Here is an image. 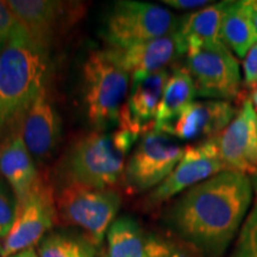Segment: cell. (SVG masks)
<instances>
[{
  "instance_id": "obj_12",
  "label": "cell",
  "mask_w": 257,
  "mask_h": 257,
  "mask_svg": "<svg viewBox=\"0 0 257 257\" xmlns=\"http://www.w3.org/2000/svg\"><path fill=\"white\" fill-rule=\"evenodd\" d=\"M216 141L225 169L249 176L257 173V112L249 98Z\"/></svg>"
},
{
  "instance_id": "obj_33",
  "label": "cell",
  "mask_w": 257,
  "mask_h": 257,
  "mask_svg": "<svg viewBox=\"0 0 257 257\" xmlns=\"http://www.w3.org/2000/svg\"><path fill=\"white\" fill-rule=\"evenodd\" d=\"M5 43H6L5 38H3L2 36H0V53H2V50H3V48H4Z\"/></svg>"
},
{
  "instance_id": "obj_9",
  "label": "cell",
  "mask_w": 257,
  "mask_h": 257,
  "mask_svg": "<svg viewBox=\"0 0 257 257\" xmlns=\"http://www.w3.org/2000/svg\"><path fill=\"white\" fill-rule=\"evenodd\" d=\"M57 217L54 187L40 175L30 197L17 206L12 230L3 242L2 257H11L41 242Z\"/></svg>"
},
{
  "instance_id": "obj_5",
  "label": "cell",
  "mask_w": 257,
  "mask_h": 257,
  "mask_svg": "<svg viewBox=\"0 0 257 257\" xmlns=\"http://www.w3.org/2000/svg\"><path fill=\"white\" fill-rule=\"evenodd\" d=\"M180 24L181 18L165 6L120 0L108 12L101 36L111 49H125L173 34Z\"/></svg>"
},
{
  "instance_id": "obj_14",
  "label": "cell",
  "mask_w": 257,
  "mask_h": 257,
  "mask_svg": "<svg viewBox=\"0 0 257 257\" xmlns=\"http://www.w3.org/2000/svg\"><path fill=\"white\" fill-rule=\"evenodd\" d=\"M105 257H191V253L169 240L147 232L130 217L111 224Z\"/></svg>"
},
{
  "instance_id": "obj_2",
  "label": "cell",
  "mask_w": 257,
  "mask_h": 257,
  "mask_svg": "<svg viewBox=\"0 0 257 257\" xmlns=\"http://www.w3.org/2000/svg\"><path fill=\"white\" fill-rule=\"evenodd\" d=\"M47 74L48 49L18 24L0 53V117L6 125L23 117L46 87Z\"/></svg>"
},
{
  "instance_id": "obj_20",
  "label": "cell",
  "mask_w": 257,
  "mask_h": 257,
  "mask_svg": "<svg viewBox=\"0 0 257 257\" xmlns=\"http://www.w3.org/2000/svg\"><path fill=\"white\" fill-rule=\"evenodd\" d=\"M220 36L231 53L240 59L257 43V30L248 0L229 3L221 21Z\"/></svg>"
},
{
  "instance_id": "obj_8",
  "label": "cell",
  "mask_w": 257,
  "mask_h": 257,
  "mask_svg": "<svg viewBox=\"0 0 257 257\" xmlns=\"http://www.w3.org/2000/svg\"><path fill=\"white\" fill-rule=\"evenodd\" d=\"M186 68L201 98L242 102L245 100L242 74L237 57L229 49H199L187 53Z\"/></svg>"
},
{
  "instance_id": "obj_27",
  "label": "cell",
  "mask_w": 257,
  "mask_h": 257,
  "mask_svg": "<svg viewBox=\"0 0 257 257\" xmlns=\"http://www.w3.org/2000/svg\"><path fill=\"white\" fill-rule=\"evenodd\" d=\"M162 4L176 10H200L206 8L212 3L207 0H163Z\"/></svg>"
},
{
  "instance_id": "obj_13",
  "label": "cell",
  "mask_w": 257,
  "mask_h": 257,
  "mask_svg": "<svg viewBox=\"0 0 257 257\" xmlns=\"http://www.w3.org/2000/svg\"><path fill=\"white\" fill-rule=\"evenodd\" d=\"M237 112L238 107L230 101L194 100L160 131L182 141L210 140L227 127Z\"/></svg>"
},
{
  "instance_id": "obj_6",
  "label": "cell",
  "mask_w": 257,
  "mask_h": 257,
  "mask_svg": "<svg viewBox=\"0 0 257 257\" xmlns=\"http://www.w3.org/2000/svg\"><path fill=\"white\" fill-rule=\"evenodd\" d=\"M55 200L61 220L82 229L95 246L102 242L121 204L120 194L113 188L100 189L76 182H64Z\"/></svg>"
},
{
  "instance_id": "obj_25",
  "label": "cell",
  "mask_w": 257,
  "mask_h": 257,
  "mask_svg": "<svg viewBox=\"0 0 257 257\" xmlns=\"http://www.w3.org/2000/svg\"><path fill=\"white\" fill-rule=\"evenodd\" d=\"M242 68L244 88L252 89L257 85V43L244 57Z\"/></svg>"
},
{
  "instance_id": "obj_17",
  "label": "cell",
  "mask_w": 257,
  "mask_h": 257,
  "mask_svg": "<svg viewBox=\"0 0 257 257\" xmlns=\"http://www.w3.org/2000/svg\"><path fill=\"white\" fill-rule=\"evenodd\" d=\"M22 135L31 156L38 161L49 159L55 152L61 135V119L47 87L38 93L22 118Z\"/></svg>"
},
{
  "instance_id": "obj_18",
  "label": "cell",
  "mask_w": 257,
  "mask_h": 257,
  "mask_svg": "<svg viewBox=\"0 0 257 257\" xmlns=\"http://www.w3.org/2000/svg\"><path fill=\"white\" fill-rule=\"evenodd\" d=\"M229 3H214L181 18L179 30L187 46V53L199 49H229L220 36L221 21Z\"/></svg>"
},
{
  "instance_id": "obj_30",
  "label": "cell",
  "mask_w": 257,
  "mask_h": 257,
  "mask_svg": "<svg viewBox=\"0 0 257 257\" xmlns=\"http://www.w3.org/2000/svg\"><path fill=\"white\" fill-rule=\"evenodd\" d=\"M249 99H250V101L252 102L253 108H255L256 112H257V85L251 89V92H250Z\"/></svg>"
},
{
  "instance_id": "obj_3",
  "label": "cell",
  "mask_w": 257,
  "mask_h": 257,
  "mask_svg": "<svg viewBox=\"0 0 257 257\" xmlns=\"http://www.w3.org/2000/svg\"><path fill=\"white\" fill-rule=\"evenodd\" d=\"M141 135L119 127L113 133L95 130L75 141L63 160L64 182L112 188L123 178L125 160Z\"/></svg>"
},
{
  "instance_id": "obj_7",
  "label": "cell",
  "mask_w": 257,
  "mask_h": 257,
  "mask_svg": "<svg viewBox=\"0 0 257 257\" xmlns=\"http://www.w3.org/2000/svg\"><path fill=\"white\" fill-rule=\"evenodd\" d=\"M182 147L170 135L149 130L128 157L121 181L128 194L154 189L168 176L184 156Z\"/></svg>"
},
{
  "instance_id": "obj_23",
  "label": "cell",
  "mask_w": 257,
  "mask_h": 257,
  "mask_svg": "<svg viewBox=\"0 0 257 257\" xmlns=\"http://www.w3.org/2000/svg\"><path fill=\"white\" fill-rule=\"evenodd\" d=\"M230 257H257V200L234 239Z\"/></svg>"
},
{
  "instance_id": "obj_29",
  "label": "cell",
  "mask_w": 257,
  "mask_h": 257,
  "mask_svg": "<svg viewBox=\"0 0 257 257\" xmlns=\"http://www.w3.org/2000/svg\"><path fill=\"white\" fill-rule=\"evenodd\" d=\"M250 8L252 10V15H253V23H255L256 30H257V0H248Z\"/></svg>"
},
{
  "instance_id": "obj_11",
  "label": "cell",
  "mask_w": 257,
  "mask_h": 257,
  "mask_svg": "<svg viewBox=\"0 0 257 257\" xmlns=\"http://www.w3.org/2000/svg\"><path fill=\"white\" fill-rule=\"evenodd\" d=\"M6 5L30 36L49 49L54 40L83 15L81 3L56 0H9Z\"/></svg>"
},
{
  "instance_id": "obj_26",
  "label": "cell",
  "mask_w": 257,
  "mask_h": 257,
  "mask_svg": "<svg viewBox=\"0 0 257 257\" xmlns=\"http://www.w3.org/2000/svg\"><path fill=\"white\" fill-rule=\"evenodd\" d=\"M17 25L18 22L16 21L14 14L6 5V2H0V36L8 40Z\"/></svg>"
},
{
  "instance_id": "obj_10",
  "label": "cell",
  "mask_w": 257,
  "mask_h": 257,
  "mask_svg": "<svg viewBox=\"0 0 257 257\" xmlns=\"http://www.w3.org/2000/svg\"><path fill=\"white\" fill-rule=\"evenodd\" d=\"M224 170L226 169L221 162L216 137L186 147L184 156L173 172L146 198L144 207L152 210L160 206Z\"/></svg>"
},
{
  "instance_id": "obj_24",
  "label": "cell",
  "mask_w": 257,
  "mask_h": 257,
  "mask_svg": "<svg viewBox=\"0 0 257 257\" xmlns=\"http://www.w3.org/2000/svg\"><path fill=\"white\" fill-rule=\"evenodd\" d=\"M17 206L14 191L0 180V239H5L12 230L17 216Z\"/></svg>"
},
{
  "instance_id": "obj_15",
  "label": "cell",
  "mask_w": 257,
  "mask_h": 257,
  "mask_svg": "<svg viewBox=\"0 0 257 257\" xmlns=\"http://www.w3.org/2000/svg\"><path fill=\"white\" fill-rule=\"evenodd\" d=\"M108 49L117 62L133 75V78L167 69V66L170 63L187 55V46L180 30L125 49Z\"/></svg>"
},
{
  "instance_id": "obj_4",
  "label": "cell",
  "mask_w": 257,
  "mask_h": 257,
  "mask_svg": "<svg viewBox=\"0 0 257 257\" xmlns=\"http://www.w3.org/2000/svg\"><path fill=\"white\" fill-rule=\"evenodd\" d=\"M130 76L108 48L88 54L82 67L83 96L89 123L96 130L118 123L128 98Z\"/></svg>"
},
{
  "instance_id": "obj_19",
  "label": "cell",
  "mask_w": 257,
  "mask_h": 257,
  "mask_svg": "<svg viewBox=\"0 0 257 257\" xmlns=\"http://www.w3.org/2000/svg\"><path fill=\"white\" fill-rule=\"evenodd\" d=\"M169 76V70L162 69L140 78H133V89L128 94L126 107L131 117L144 127H154Z\"/></svg>"
},
{
  "instance_id": "obj_16",
  "label": "cell",
  "mask_w": 257,
  "mask_h": 257,
  "mask_svg": "<svg viewBox=\"0 0 257 257\" xmlns=\"http://www.w3.org/2000/svg\"><path fill=\"white\" fill-rule=\"evenodd\" d=\"M0 173L14 191L17 204L30 197L40 173L22 135V118L10 123V131L0 142Z\"/></svg>"
},
{
  "instance_id": "obj_1",
  "label": "cell",
  "mask_w": 257,
  "mask_h": 257,
  "mask_svg": "<svg viewBox=\"0 0 257 257\" xmlns=\"http://www.w3.org/2000/svg\"><path fill=\"white\" fill-rule=\"evenodd\" d=\"M249 175L224 170L180 194L163 213L172 233L200 257H223L249 213Z\"/></svg>"
},
{
  "instance_id": "obj_28",
  "label": "cell",
  "mask_w": 257,
  "mask_h": 257,
  "mask_svg": "<svg viewBox=\"0 0 257 257\" xmlns=\"http://www.w3.org/2000/svg\"><path fill=\"white\" fill-rule=\"evenodd\" d=\"M11 257H40V256H38V253L35 251L34 246H32V248L25 249V250H23V251L16 253V255L11 256Z\"/></svg>"
},
{
  "instance_id": "obj_21",
  "label": "cell",
  "mask_w": 257,
  "mask_h": 257,
  "mask_svg": "<svg viewBox=\"0 0 257 257\" xmlns=\"http://www.w3.org/2000/svg\"><path fill=\"white\" fill-rule=\"evenodd\" d=\"M197 95L194 80L185 67H174L167 81L162 100L157 110L154 128L160 131L172 123Z\"/></svg>"
},
{
  "instance_id": "obj_31",
  "label": "cell",
  "mask_w": 257,
  "mask_h": 257,
  "mask_svg": "<svg viewBox=\"0 0 257 257\" xmlns=\"http://www.w3.org/2000/svg\"><path fill=\"white\" fill-rule=\"evenodd\" d=\"M250 180H251L252 189H253V193H255L256 200H257V173H255V174H252L251 176H250Z\"/></svg>"
},
{
  "instance_id": "obj_32",
  "label": "cell",
  "mask_w": 257,
  "mask_h": 257,
  "mask_svg": "<svg viewBox=\"0 0 257 257\" xmlns=\"http://www.w3.org/2000/svg\"><path fill=\"white\" fill-rule=\"evenodd\" d=\"M6 126V123H5V120L3 119L2 117H0V137H2V134H3V131H4V127Z\"/></svg>"
},
{
  "instance_id": "obj_22",
  "label": "cell",
  "mask_w": 257,
  "mask_h": 257,
  "mask_svg": "<svg viewBox=\"0 0 257 257\" xmlns=\"http://www.w3.org/2000/svg\"><path fill=\"white\" fill-rule=\"evenodd\" d=\"M40 257H98L95 245L86 236L51 232L42 238Z\"/></svg>"
}]
</instances>
